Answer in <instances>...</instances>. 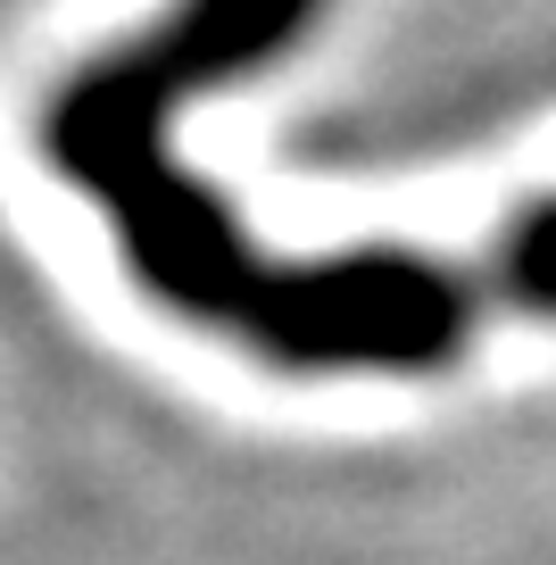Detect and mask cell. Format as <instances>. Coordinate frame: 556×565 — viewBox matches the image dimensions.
<instances>
[{
  "label": "cell",
  "instance_id": "3957f363",
  "mask_svg": "<svg viewBox=\"0 0 556 565\" xmlns=\"http://www.w3.org/2000/svg\"><path fill=\"white\" fill-rule=\"evenodd\" d=\"M490 300L523 317H556V200H532L490 249Z\"/></svg>",
  "mask_w": 556,
  "mask_h": 565
},
{
  "label": "cell",
  "instance_id": "6da1fadb",
  "mask_svg": "<svg viewBox=\"0 0 556 565\" xmlns=\"http://www.w3.org/2000/svg\"><path fill=\"white\" fill-rule=\"evenodd\" d=\"M324 0H174L150 34L125 51L75 67L42 108V150L84 200H100L133 282L167 317H192L209 333H242L249 300L275 258H258L249 225L183 175L174 159V117L209 84L275 67L308 42Z\"/></svg>",
  "mask_w": 556,
  "mask_h": 565
},
{
  "label": "cell",
  "instance_id": "7a4b0ae2",
  "mask_svg": "<svg viewBox=\"0 0 556 565\" xmlns=\"http://www.w3.org/2000/svg\"><path fill=\"white\" fill-rule=\"evenodd\" d=\"M490 275L424 249H332L308 266H266L242 333L291 374H440L473 341Z\"/></svg>",
  "mask_w": 556,
  "mask_h": 565
}]
</instances>
